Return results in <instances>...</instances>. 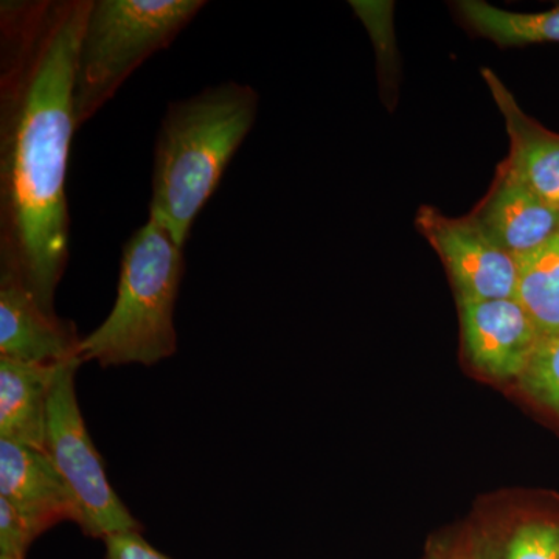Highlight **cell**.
<instances>
[{
    "instance_id": "obj_1",
    "label": "cell",
    "mask_w": 559,
    "mask_h": 559,
    "mask_svg": "<svg viewBox=\"0 0 559 559\" xmlns=\"http://www.w3.org/2000/svg\"><path fill=\"white\" fill-rule=\"evenodd\" d=\"M90 5L0 7V272L20 280L51 314L70 253L73 83Z\"/></svg>"
},
{
    "instance_id": "obj_2",
    "label": "cell",
    "mask_w": 559,
    "mask_h": 559,
    "mask_svg": "<svg viewBox=\"0 0 559 559\" xmlns=\"http://www.w3.org/2000/svg\"><path fill=\"white\" fill-rule=\"evenodd\" d=\"M257 112L259 94L237 81L168 105L154 145L150 215L164 224L180 248L218 190Z\"/></svg>"
},
{
    "instance_id": "obj_3",
    "label": "cell",
    "mask_w": 559,
    "mask_h": 559,
    "mask_svg": "<svg viewBox=\"0 0 559 559\" xmlns=\"http://www.w3.org/2000/svg\"><path fill=\"white\" fill-rule=\"evenodd\" d=\"M186 271L183 248L154 216L121 250L117 297L108 318L80 345L81 362L151 367L178 348L175 307Z\"/></svg>"
},
{
    "instance_id": "obj_4",
    "label": "cell",
    "mask_w": 559,
    "mask_h": 559,
    "mask_svg": "<svg viewBox=\"0 0 559 559\" xmlns=\"http://www.w3.org/2000/svg\"><path fill=\"white\" fill-rule=\"evenodd\" d=\"M205 5L204 0H91L81 28L73 83L79 128L143 62L168 49Z\"/></svg>"
},
{
    "instance_id": "obj_5",
    "label": "cell",
    "mask_w": 559,
    "mask_h": 559,
    "mask_svg": "<svg viewBox=\"0 0 559 559\" xmlns=\"http://www.w3.org/2000/svg\"><path fill=\"white\" fill-rule=\"evenodd\" d=\"M81 366V359H72L58 371L47 414L44 451L79 507L76 525L84 535L106 539L116 533L143 532V525L110 487L100 452L81 415L75 390Z\"/></svg>"
},
{
    "instance_id": "obj_6",
    "label": "cell",
    "mask_w": 559,
    "mask_h": 559,
    "mask_svg": "<svg viewBox=\"0 0 559 559\" xmlns=\"http://www.w3.org/2000/svg\"><path fill=\"white\" fill-rule=\"evenodd\" d=\"M415 224L450 272L457 300L516 299V259L471 215L450 218L432 205H423Z\"/></svg>"
},
{
    "instance_id": "obj_7",
    "label": "cell",
    "mask_w": 559,
    "mask_h": 559,
    "mask_svg": "<svg viewBox=\"0 0 559 559\" xmlns=\"http://www.w3.org/2000/svg\"><path fill=\"white\" fill-rule=\"evenodd\" d=\"M463 344L469 362L496 380H520L540 334L516 299L459 300Z\"/></svg>"
},
{
    "instance_id": "obj_8",
    "label": "cell",
    "mask_w": 559,
    "mask_h": 559,
    "mask_svg": "<svg viewBox=\"0 0 559 559\" xmlns=\"http://www.w3.org/2000/svg\"><path fill=\"white\" fill-rule=\"evenodd\" d=\"M81 341L72 320L44 310L20 280L0 272V358L68 362L80 359Z\"/></svg>"
},
{
    "instance_id": "obj_9",
    "label": "cell",
    "mask_w": 559,
    "mask_h": 559,
    "mask_svg": "<svg viewBox=\"0 0 559 559\" xmlns=\"http://www.w3.org/2000/svg\"><path fill=\"white\" fill-rule=\"evenodd\" d=\"M0 498L36 539L61 522L79 524V507L46 451L0 439Z\"/></svg>"
},
{
    "instance_id": "obj_10",
    "label": "cell",
    "mask_w": 559,
    "mask_h": 559,
    "mask_svg": "<svg viewBox=\"0 0 559 559\" xmlns=\"http://www.w3.org/2000/svg\"><path fill=\"white\" fill-rule=\"evenodd\" d=\"M471 218L514 259L546 245L559 231V210L551 207L506 164Z\"/></svg>"
},
{
    "instance_id": "obj_11",
    "label": "cell",
    "mask_w": 559,
    "mask_h": 559,
    "mask_svg": "<svg viewBox=\"0 0 559 559\" xmlns=\"http://www.w3.org/2000/svg\"><path fill=\"white\" fill-rule=\"evenodd\" d=\"M481 73L509 132L510 154L503 164L540 200L559 210V134L528 117L492 70Z\"/></svg>"
},
{
    "instance_id": "obj_12",
    "label": "cell",
    "mask_w": 559,
    "mask_h": 559,
    "mask_svg": "<svg viewBox=\"0 0 559 559\" xmlns=\"http://www.w3.org/2000/svg\"><path fill=\"white\" fill-rule=\"evenodd\" d=\"M62 364L0 358V439L44 451L51 390Z\"/></svg>"
},
{
    "instance_id": "obj_13",
    "label": "cell",
    "mask_w": 559,
    "mask_h": 559,
    "mask_svg": "<svg viewBox=\"0 0 559 559\" xmlns=\"http://www.w3.org/2000/svg\"><path fill=\"white\" fill-rule=\"evenodd\" d=\"M455 10L466 27L500 47L559 44V3L539 13H516L484 0H462Z\"/></svg>"
},
{
    "instance_id": "obj_14",
    "label": "cell",
    "mask_w": 559,
    "mask_h": 559,
    "mask_svg": "<svg viewBox=\"0 0 559 559\" xmlns=\"http://www.w3.org/2000/svg\"><path fill=\"white\" fill-rule=\"evenodd\" d=\"M516 300L535 323L540 340L559 334V231L518 259Z\"/></svg>"
},
{
    "instance_id": "obj_15",
    "label": "cell",
    "mask_w": 559,
    "mask_h": 559,
    "mask_svg": "<svg viewBox=\"0 0 559 559\" xmlns=\"http://www.w3.org/2000/svg\"><path fill=\"white\" fill-rule=\"evenodd\" d=\"M474 559H559V522L530 520L514 525L495 547H473Z\"/></svg>"
},
{
    "instance_id": "obj_16",
    "label": "cell",
    "mask_w": 559,
    "mask_h": 559,
    "mask_svg": "<svg viewBox=\"0 0 559 559\" xmlns=\"http://www.w3.org/2000/svg\"><path fill=\"white\" fill-rule=\"evenodd\" d=\"M520 382L533 400L559 417V334L540 340Z\"/></svg>"
},
{
    "instance_id": "obj_17",
    "label": "cell",
    "mask_w": 559,
    "mask_h": 559,
    "mask_svg": "<svg viewBox=\"0 0 559 559\" xmlns=\"http://www.w3.org/2000/svg\"><path fill=\"white\" fill-rule=\"evenodd\" d=\"M35 540L16 510L0 498V558L25 559Z\"/></svg>"
},
{
    "instance_id": "obj_18",
    "label": "cell",
    "mask_w": 559,
    "mask_h": 559,
    "mask_svg": "<svg viewBox=\"0 0 559 559\" xmlns=\"http://www.w3.org/2000/svg\"><path fill=\"white\" fill-rule=\"evenodd\" d=\"M105 540V559H171L143 538L142 532H123Z\"/></svg>"
},
{
    "instance_id": "obj_19",
    "label": "cell",
    "mask_w": 559,
    "mask_h": 559,
    "mask_svg": "<svg viewBox=\"0 0 559 559\" xmlns=\"http://www.w3.org/2000/svg\"><path fill=\"white\" fill-rule=\"evenodd\" d=\"M439 559H474L473 547H457V549L448 551Z\"/></svg>"
},
{
    "instance_id": "obj_20",
    "label": "cell",
    "mask_w": 559,
    "mask_h": 559,
    "mask_svg": "<svg viewBox=\"0 0 559 559\" xmlns=\"http://www.w3.org/2000/svg\"><path fill=\"white\" fill-rule=\"evenodd\" d=\"M0 559H7V558H0Z\"/></svg>"
}]
</instances>
